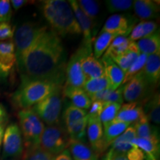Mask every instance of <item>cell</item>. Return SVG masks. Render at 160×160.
<instances>
[{"label":"cell","instance_id":"cell-26","mask_svg":"<svg viewBox=\"0 0 160 160\" xmlns=\"http://www.w3.org/2000/svg\"><path fill=\"white\" fill-rule=\"evenodd\" d=\"M128 123L113 120L111 122L106 124L103 126L104 138L108 148L110 147L114 140L119 137L129 126Z\"/></svg>","mask_w":160,"mask_h":160},{"label":"cell","instance_id":"cell-35","mask_svg":"<svg viewBox=\"0 0 160 160\" xmlns=\"http://www.w3.org/2000/svg\"><path fill=\"white\" fill-rule=\"evenodd\" d=\"M87 111L75 107L73 105L68 106L63 113V120L65 122V127L87 116Z\"/></svg>","mask_w":160,"mask_h":160},{"label":"cell","instance_id":"cell-48","mask_svg":"<svg viewBox=\"0 0 160 160\" xmlns=\"http://www.w3.org/2000/svg\"><path fill=\"white\" fill-rule=\"evenodd\" d=\"M8 121V113L5 107L0 104V125L7 123Z\"/></svg>","mask_w":160,"mask_h":160},{"label":"cell","instance_id":"cell-41","mask_svg":"<svg viewBox=\"0 0 160 160\" xmlns=\"http://www.w3.org/2000/svg\"><path fill=\"white\" fill-rule=\"evenodd\" d=\"M12 17L11 5L8 0H0V23L10 22Z\"/></svg>","mask_w":160,"mask_h":160},{"label":"cell","instance_id":"cell-13","mask_svg":"<svg viewBox=\"0 0 160 160\" xmlns=\"http://www.w3.org/2000/svg\"><path fill=\"white\" fill-rule=\"evenodd\" d=\"M68 2L71 5L75 18L79 24L82 33L83 34V45L88 48L92 50V41H93V22L86 16L82 11L76 0H70Z\"/></svg>","mask_w":160,"mask_h":160},{"label":"cell","instance_id":"cell-46","mask_svg":"<svg viewBox=\"0 0 160 160\" xmlns=\"http://www.w3.org/2000/svg\"><path fill=\"white\" fill-rule=\"evenodd\" d=\"M53 160H73L72 158L71 153L68 149H66L65 151L59 153V154L53 157Z\"/></svg>","mask_w":160,"mask_h":160},{"label":"cell","instance_id":"cell-18","mask_svg":"<svg viewBox=\"0 0 160 160\" xmlns=\"http://www.w3.org/2000/svg\"><path fill=\"white\" fill-rule=\"evenodd\" d=\"M82 70L85 80L104 76V68L100 60L96 59L92 52H88L81 60Z\"/></svg>","mask_w":160,"mask_h":160},{"label":"cell","instance_id":"cell-32","mask_svg":"<svg viewBox=\"0 0 160 160\" xmlns=\"http://www.w3.org/2000/svg\"><path fill=\"white\" fill-rule=\"evenodd\" d=\"M87 125L88 117L86 116L83 119H80L68 126H66L65 129L70 139L85 142V139L87 137V135H86Z\"/></svg>","mask_w":160,"mask_h":160},{"label":"cell","instance_id":"cell-7","mask_svg":"<svg viewBox=\"0 0 160 160\" xmlns=\"http://www.w3.org/2000/svg\"><path fill=\"white\" fill-rule=\"evenodd\" d=\"M70 137L65 128L59 125L47 126L40 139L39 148L53 157L68 148Z\"/></svg>","mask_w":160,"mask_h":160},{"label":"cell","instance_id":"cell-37","mask_svg":"<svg viewBox=\"0 0 160 160\" xmlns=\"http://www.w3.org/2000/svg\"><path fill=\"white\" fill-rule=\"evenodd\" d=\"M122 105L118 103H104V107L99 119L105 125L115 119Z\"/></svg>","mask_w":160,"mask_h":160},{"label":"cell","instance_id":"cell-49","mask_svg":"<svg viewBox=\"0 0 160 160\" xmlns=\"http://www.w3.org/2000/svg\"><path fill=\"white\" fill-rule=\"evenodd\" d=\"M10 71L5 70L4 68L0 65V85L3 83L7 79L8 77Z\"/></svg>","mask_w":160,"mask_h":160},{"label":"cell","instance_id":"cell-50","mask_svg":"<svg viewBox=\"0 0 160 160\" xmlns=\"http://www.w3.org/2000/svg\"><path fill=\"white\" fill-rule=\"evenodd\" d=\"M6 124H2L0 125V148H1L2 145V140L4 137V133H5V130L6 128Z\"/></svg>","mask_w":160,"mask_h":160},{"label":"cell","instance_id":"cell-40","mask_svg":"<svg viewBox=\"0 0 160 160\" xmlns=\"http://www.w3.org/2000/svg\"><path fill=\"white\" fill-rule=\"evenodd\" d=\"M25 160H53V156L43 151L39 147L33 148L26 151Z\"/></svg>","mask_w":160,"mask_h":160},{"label":"cell","instance_id":"cell-44","mask_svg":"<svg viewBox=\"0 0 160 160\" xmlns=\"http://www.w3.org/2000/svg\"><path fill=\"white\" fill-rule=\"evenodd\" d=\"M125 155L128 160H145L143 152L136 146H133Z\"/></svg>","mask_w":160,"mask_h":160},{"label":"cell","instance_id":"cell-11","mask_svg":"<svg viewBox=\"0 0 160 160\" xmlns=\"http://www.w3.org/2000/svg\"><path fill=\"white\" fill-rule=\"evenodd\" d=\"M86 135L90 143V147L97 153L98 157L102 154L108 148L106 145L105 138H104L102 124L99 119L88 118Z\"/></svg>","mask_w":160,"mask_h":160},{"label":"cell","instance_id":"cell-38","mask_svg":"<svg viewBox=\"0 0 160 160\" xmlns=\"http://www.w3.org/2000/svg\"><path fill=\"white\" fill-rule=\"evenodd\" d=\"M78 5L83 13L92 22L97 19L99 12V3L93 0H79Z\"/></svg>","mask_w":160,"mask_h":160},{"label":"cell","instance_id":"cell-14","mask_svg":"<svg viewBox=\"0 0 160 160\" xmlns=\"http://www.w3.org/2000/svg\"><path fill=\"white\" fill-rule=\"evenodd\" d=\"M104 68V75L108 80L109 89L115 91L123 82L125 73L109 57L104 55L100 59Z\"/></svg>","mask_w":160,"mask_h":160},{"label":"cell","instance_id":"cell-33","mask_svg":"<svg viewBox=\"0 0 160 160\" xmlns=\"http://www.w3.org/2000/svg\"><path fill=\"white\" fill-rule=\"evenodd\" d=\"M108 88H109V85L105 75L99 78L85 80L82 87V89L88 95V97Z\"/></svg>","mask_w":160,"mask_h":160},{"label":"cell","instance_id":"cell-27","mask_svg":"<svg viewBox=\"0 0 160 160\" xmlns=\"http://www.w3.org/2000/svg\"><path fill=\"white\" fill-rule=\"evenodd\" d=\"M157 30L158 25L156 22L152 21V20L141 21L132 29L128 39L131 42L138 41L142 38L153 34Z\"/></svg>","mask_w":160,"mask_h":160},{"label":"cell","instance_id":"cell-42","mask_svg":"<svg viewBox=\"0 0 160 160\" xmlns=\"http://www.w3.org/2000/svg\"><path fill=\"white\" fill-rule=\"evenodd\" d=\"M15 28L10 22L0 23V42L11 40L14 36Z\"/></svg>","mask_w":160,"mask_h":160},{"label":"cell","instance_id":"cell-25","mask_svg":"<svg viewBox=\"0 0 160 160\" xmlns=\"http://www.w3.org/2000/svg\"><path fill=\"white\" fill-rule=\"evenodd\" d=\"M123 89L124 85H121L115 91L108 88L90 96L89 97L91 102L99 101L103 103H118L122 105L124 102Z\"/></svg>","mask_w":160,"mask_h":160},{"label":"cell","instance_id":"cell-31","mask_svg":"<svg viewBox=\"0 0 160 160\" xmlns=\"http://www.w3.org/2000/svg\"><path fill=\"white\" fill-rule=\"evenodd\" d=\"M131 40L128 37L125 36H119L116 37L113 41L112 42L111 45L104 53V55L109 57L111 59L119 57V56L123 54L128 49Z\"/></svg>","mask_w":160,"mask_h":160},{"label":"cell","instance_id":"cell-21","mask_svg":"<svg viewBox=\"0 0 160 160\" xmlns=\"http://www.w3.org/2000/svg\"><path fill=\"white\" fill-rule=\"evenodd\" d=\"M63 97L68 98L75 107L88 111L91 105V100L88 95L81 88L65 87L62 88Z\"/></svg>","mask_w":160,"mask_h":160},{"label":"cell","instance_id":"cell-16","mask_svg":"<svg viewBox=\"0 0 160 160\" xmlns=\"http://www.w3.org/2000/svg\"><path fill=\"white\" fill-rule=\"evenodd\" d=\"M142 102H128L122 105L114 120L133 125L145 115Z\"/></svg>","mask_w":160,"mask_h":160},{"label":"cell","instance_id":"cell-9","mask_svg":"<svg viewBox=\"0 0 160 160\" xmlns=\"http://www.w3.org/2000/svg\"><path fill=\"white\" fill-rule=\"evenodd\" d=\"M23 151V139L19 126L17 123L10 124L4 133L2 159L18 158L21 157Z\"/></svg>","mask_w":160,"mask_h":160},{"label":"cell","instance_id":"cell-29","mask_svg":"<svg viewBox=\"0 0 160 160\" xmlns=\"http://www.w3.org/2000/svg\"><path fill=\"white\" fill-rule=\"evenodd\" d=\"M139 54L140 52L139 49H138L136 42H131L128 49L127 50L125 53L119 56V57L113 58L111 59L125 73L126 71L128 70L130 66L135 61V59L139 57Z\"/></svg>","mask_w":160,"mask_h":160},{"label":"cell","instance_id":"cell-3","mask_svg":"<svg viewBox=\"0 0 160 160\" xmlns=\"http://www.w3.org/2000/svg\"><path fill=\"white\" fill-rule=\"evenodd\" d=\"M59 86L62 85L21 77V84L13 93L12 99L14 105L21 110L31 109Z\"/></svg>","mask_w":160,"mask_h":160},{"label":"cell","instance_id":"cell-47","mask_svg":"<svg viewBox=\"0 0 160 160\" xmlns=\"http://www.w3.org/2000/svg\"><path fill=\"white\" fill-rule=\"evenodd\" d=\"M10 2H11L13 8L15 11H17V10L22 8L24 5H27L28 3V1H26V0H12V1H10Z\"/></svg>","mask_w":160,"mask_h":160},{"label":"cell","instance_id":"cell-23","mask_svg":"<svg viewBox=\"0 0 160 160\" xmlns=\"http://www.w3.org/2000/svg\"><path fill=\"white\" fill-rule=\"evenodd\" d=\"M16 62L17 57L13 39L0 42V65L10 71Z\"/></svg>","mask_w":160,"mask_h":160},{"label":"cell","instance_id":"cell-10","mask_svg":"<svg viewBox=\"0 0 160 160\" xmlns=\"http://www.w3.org/2000/svg\"><path fill=\"white\" fill-rule=\"evenodd\" d=\"M152 91L153 87L149 85L140 71L124 85L123 99L128 103L135 102L145 103L151 97Z\"/></svg>","mask_w":160,"mask_h":160},{"label":"cell","instance_id":"cell-34","mask_svg":"<svg viewBox=\"0 0 160 160\" xmlns=\"http://www.w3.org/2000/svg\"><path fill=\"white\" fill-rule=\"evenodd\" d=\"M133 125L138 138H148L158 131L156 128H153L145 114L140 118L137 122L133 124Z\"/></svg>","mask_w":160,"mask_h":160},{"label":"cell","instance_id":"cell-8","mask_svg":"<svg viewBox=\"0 0 160 160\" xmlns=\"http://www.w3.org/2000/svg\"><path fill=\"white\" fill-rule=\"evenodd\" d=\"M88 52H92V50L88 49L82 44L75 53L71 55L66 64L65 80L63 86L82 88L85 78L82 70L81 60Z\"/></svg>","mask_w":160,"mask_h":160},{"label":"cell","instance_id":"cell-2","mask_svg":"<svg viewBox=\"0 0 160 160\" xmlns=\"http://www.w3.org/2000/svg\"><path fill=\"white\" fill-rule=\"evenodd\" d=\"M41 11L51 30L59 37L82 33L79 24L68 2L45 0L41 2Z\"/></svg>","mask_w":160,"mask_h":160},{"label":"cell","instance_id":"cell-30","mask_svg":"<svg viewBox=\"0 0 160 160\" xmlns=\"http://www.w3.org/2000/svg\"><path fill=\"white\" fill-rule=\"evenodd\" d=\"M121 35H119V33H108V32H100L98 37L96 39L93 46V54L96 59H99L105 53L113 39Z\"/></svg>","mask_w":160,"mask_h":160},{"label":"cell","instance_id":"cell-36","mask_svg":"<svg viewBox=\"0 0 160 160\" xmlns=\"http://www.w3.org/2000/svg\"><path fill=\"white\" fill-rule=\"evenodd\" d=\"M148 57V56L147 54L140 53L139 57L135 59V61L130 66L128 70L126 71V73H125V78H124L123 82L122 84V85H124L125 84L128 82L132 78L135 77L137 73H139L142 70L146 63V61H147Z\"/></svg>","mask_w":160,"mask_h":160},{"label":"cell","instance_id":"cell-5","mask_svg":"<svg viewBox=\"0 0 160 160\" xmlns=\"http://www.w3.org/2000/svg\"><path fill=\"white\" fill-rule=\"evenodd\" d=\"M62 88L63 86L57 87L31 108L48 126L59 124L62 108Z\"/></svg>","mask_w":160,"mask_h":160},{"label":"cell","instance_id":"cell-6","mask_svg":"<svg viewBox=\"0 0 160 160\" xmlns=\"http://www.w3.org/2000/svg\"><path fill=\"white\" fill-rule=\"evenodd\" d=\"M45 25L28 22L19 26L14 32L13 43L18 68L22 65L24 58L35 42L37 37L45 28Z\"/></svg>","mask_w":160,"mask_h":160},{"label":"cell","instance_id":"cell-19","mask_svg":"<svg viewBox=\"0 0 160 160\" xmlns=\"http://www.w3.org/2000/svg\"><path fill=\"white\" fill-rule=\"evenodd\" d=\"M133 8L136 15L142 21L155 19L159 16V2L151 0L133 1Z\"/></svg>","mask_w":160,"mask_h":160},{"label":"cell","instance_id":"cell-24","mask_svg":"<svg viewBox=\"0 0 160 160\" xmlns=\"http://www.w3.org/2000/svg\"><path fill=\"white\" fill-rule=\"evenodd\" d=\"M140 53L148 56L160 51V33L159 29L153 34L136 42Z\"/></svg>","mask_w":160,"mask_h":160},{"label":"cell","instance_id":"cell-28","mask_svg":"<svg viewBox=\"0 0 160 160\" xmlns=\"http://www.w3.org/2000/svg\"><path fill=\"white\" fill-rule=\"evenodd\" d=\"M143 110L149 122H152L156 125H159L160 96L159 92L151 95V97L144 103Z\"/></svg>","mask_w":160,"mask_h":160},{"label":"cell","instance_id":"cell-20","mask_svg":"<svg viewBox=\"0 0 160 160\" xmlns=\"http://www.w3.org/2000/svg\"><path fill=\"white\" fill-rule=\"evenodd\" d=\"M137 137L136 131L133 125H131L125 131L112 142L111 148L112 152L119 154H126L128 151L133 147L132 142Z\"/></svg>","mask_w":160,"mask_h":160},{"label":"cell","instance_id":"cell-22","mask_svg":"<svg viewBox=\"0 0 160 160\" xmlns=\"http://www.w3.org/2000/svg\"><path fill=\"white\" fill-rule=\"evenodd\" d=\"M68 149L73 160H98V156L85 142L69 140Z\"/></svg>","mask_w":160,"mask_h":160},{"label":"cell","instance_id":"cell-15","mask_svg":"<svg viewBox=\"0 0 160 160\" xmlns=\"http://www.w3.org/2000/svg\"><path fill=\"white\" fill-rule=\"evenodd\" d=\"M132 145L143 152L145 160H159L160 145L158 131L148 138L136 137L132 142Z\"/></svg>","mask_w":160,"mask_h":160},{"label":"cell","instance_id":"cell-43","mask_svg":"<svg viewBox=\"0 0 160 160\" xmlns=\"http://www.w3.org/2000/svg\"><path fill=\"white\" fill-rule=\"evenodd\" d=\"M104 103L99 101L92 102L88 111H87V117L88 119H99L102 111Z\"/></svg>","mask_w":160,"mask_h":160},{"label":"cell","instance_id":"cell-4","mask_svg":"<svg viewBox=\"0 0 160 160\" xmlns=\"http://www.w3.org/2000/svg\"><path fill=\"white\" fill-rule=\"evenodd\" d=\"M18 118L26 150L39 147L40 139L45 128L43 122L31 109L20 110Z\"/></svg>","mask_w":160,"mask_h":160},{"label":"cell","instance_id":"cell-17","mask_svg":"<svg viewBox=\"0 0 160 160\" xmlns=\"http://www.w3.org/2000/svg\"><path fill=\"white\" fill-rule=\"evenodd\" d=\"M142 73L151 87L154 88L160 79V51L149 55Z\"/></svg>","mask_w":160,"mask_h":160},{"label":"cell","instance_id":"cell-45","mask_svg":"<svg viewBox=\"0 0 160 160\" xmlns=\"http://www.w3.org/2000/svg\"><path fill=\"white\" fill-rule=\"evenodd\" d=\"M102 160H128L127 157L125 154H119L116 153L114 152H112L109 150L104 156Z\"/></svg>","mask_w":160,"mask_h":160},{"label":"cell","instance_id":"cell-12","mask_svg":"<svg viewBox=\"0 0 160 160\" xmlns=\"http://www.w3.org/2000/svg\"><path fill=\"white\" fill-rule=\"evenodd\" d=\"M136 21L133 17L128 15L114 14L106 20L101 31L119 33L121 36L128 37L134 27Z\"/></svg>","mask_w":160,"mask_h":160},{"label":"cell","instance_id":"cell-39","mask_svg":"<svg viewBox=\"0 0 160 160\" xmlns=\"http://www.w3.org/2000/svg\"><path fill=\"white\" fill-rule=\"evenodd\" d=\"M107 9L110 13L118 11H129L133 7V1L132 0H108L105 2Z\"/></svg>","mask_w":160,"mask_h":160},{"label":"cell","instance_id":"cell-1","mask_svg":"<svg viewBox=\"0 0 160 160\" xmlns=\"http://www.w3.org/2000/svg\"><path fill=\"white\" fill-rule=\"evenodd\" d=\"M66 59L60 37L45 26L19 68L21 77L63 86Z\"/></svg>","mask_w":160,"mask_h":160}]
</instances>
